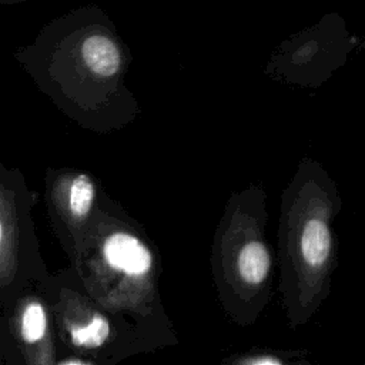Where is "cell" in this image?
Segmentation results:
<instances>
[{
    "instance_id": "1",
    "label": "cell",
    "mask_w": 365,
    "mask_h": 365,
    "mask_svg": "<svg viewBox=\"0 0 365 365\" xmlns=\"http://www.w3.org/2000/svg\"><path fill=\"white\" fill-rule=\"evenodd\" d=\"M33 195L19 168L0 161V307L7 311L29 287L50 274L31 218Z\"/></svg>"
},
{
    "instance_id": "2",
    "label": "cell",
    "mask_w": 365,
    "mask_h": 365,
    "mask_svg": "<svg viewBox=\"0 0 365 365\" xmlns=\"http://www.w3.org/2000/svg\"><path fill=\"white\" fill-rule=\"evenodd\" d=\"M103 274L81 279L93 301L107 309L145 311L151 301L154 257L133 231H108L98 245Z\"/></svg>"
},
{
    "instance_id": "3",
    "label": "cell",
    "mask_w": 365,
    "mask_h": 365,
    "mask_svg": "<svg viewBox=\"0 0 365 365\" xmlns=\"http://www.w3.org/2000/svg\"><path fill=\"white\" fill-rule=\"evenodd\" d=\"M97 190L94 180L74 170H48L46 200L53 228L71 259L93 221Z\"/></svg>"
},
{
    "instance_id": "4",
    "label": "cell",
    "mask_w": 365,
    "mask_h": 365,
    "mask_svg": "<svg viewBox=\"0 0 365 365\" xmlns=\"http://www.w3.org/2000/svg\"><path fill=\"white\" fill-rule=\"evenodd\" d=\"M53 321H56L64 341L76 349L91 351L103 346L111 335L108 318L88 295L81 294L67 274L48 275L40 282Z\"/></svg>"
},
{
    "instance_id": "5",
    "label": "cell",
    "mask_w": 365,
    "mask_h": 365,
    "mask_svg": "<svg viewBox=\"0 0 365 365\" xmlns=\"http://www.w3.org/2000/svg\"><path fill=\"white\" fill-rule=\"evenodd\" d=\"M26 365H57L53 336V315L38 284L26 288L1 318Z\"/></svg>"
},
{
    "instance_id": "6",
    "label": "cell",
    "mask_w": 365,
    "mask_h": 365,
    "mask_svg": "<svg viewBox=\"0 0 365 365\" xmlns=\"http://www.w3.org/2000/svg\"><path fill=\"white\" fill-rule=\"evenodd\" d=\"M332 251V234L328 222L321 217L304 221L298 235V254L309 274H319L328 264Z\"/></svg>"
},
{
    "instance_id": "7",
    "label": "cell",
    "mask_w": 365,
    "mask_h": 365,
    "mask_svg": "<svg viewBox=\"0 0 365 365\" xmlns=\"http://www.w3.org/2000/svg\"><path fill=\"white\" fill-rule=\"evenodd\" d=\"M272 257L261 240H250L241 245L235 257V271L240 282L245 287L262 285L271 274Z\"/></svg>"
},
{
    "instance_id": "8",
    "label": "cell",
    "mask_w": 365,
    "mask_h": 365,
    "mask_svg": "<svg viewBox=\"0 0 365 365\" xmlns=\"http://www.w3.org/2000/svg\"><path fill=\"white\" fill-rule=\"evenodd\" d=\"M240 365H284L281 361L277 358H269V356H259V358H250L242 361Z\"/></svg>"
},
{
    "instance_id": "9",
    "label": "cell",
    "mask_w": 365,
    "mask_h": 365,
    "mask_svg": "<svg viewBox=\"0 0 365 365\" xmlns=\"http://www.w3.org/2000/svg\"><path fill=\"white\" fill-rule=\"evenodd\" d=\"M64 365H84V364H78V362H67Z\"/></svg>"
}]
</instances>
